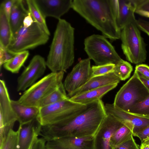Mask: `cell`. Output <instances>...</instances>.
Returning a JSON list of instances; mask_svg holds the SVG:
<instances>
[{"label":"cell","mask_w":149,"mask_h":149,"mask_svg":"<svg viewBox=\"0 0 149 149\" xmlns=\"http://www.w3.org/2000/svg\"><path fill=\"white\" fill-rule=\"evenodd\" d=\"M64 73L51 72L46 75L25 91L18 102L25 106L38 107L41 100L63 83Z\"/></svg>","instance_id":"ba28073f"},{"label":"cell","mask_w":149,"mask_h":149,"mask_svg":"<svg viewBox=\"0 0 149 149\" xmlns=\"http://www.w3.org/2000/svg\"><path fill=\"white\" fill-rule=\"evenodd\" d=\"M133 136L138 137L141 142L149 137V125L142 130L136 133Z\"/></svg>","instance_id":"74e56055"},{"label":"cell","mask_w":149,"mask_h":149,"mask_svg":"<svg viewBox=\"0 0 149 149\" xmlns=\"http://www.w3.org/2000/svg\"><path fill=\"white\" fill-rule=\"evenodd\" d=\"M15 55L10 52L6 48L0 45V66L1 67L2 65L12 58Z\"/></svg>","instance_id":"836d02e7"},{"label":"cell","mask_w":149,"mask_h":149,"mask_svg":"<svg viewBox=\"0 0 149 149\" xmlns=\"http://www.w3.org/2000/svg\"><path fill=\"white\" fill-rule=\"evenodd\" d=\"M120 80L113 72L107 74L92 77L84 85L74 91L68 94L70 98L74 96L90 90L110 84H118Z\"/></svg>","instance_id":"d6986e66"},{"label":"cell","mask_w":149,"mask_h":149,"mask_svg":"<svg viewBox=\"0 0 149 149\" xmlns=\"http://www.w3.org/2000/svg\"><path fill=\"white\" fill-rule=\"evenodd\" d=\"M72 8L107 38H120L112 0H73Z\"/></svg>","instance_id":"7a4b0ae2"},{"label":"cell","mask_w":149,"mask_h":149,"mask_svg":"<svg viewBox=\"0 0 149 149\" xmlns=\"http://www.w3.org/2000/svg\"><path fill=\"white\" fill-rule=\"evenodd\" d=\"M23 0H14L11 9L9 22L14 35L23 25V20L29 13L25 8Z\"/></svg>","instance_id":"44dd1931"},{"label":"cell","mask_w":149,"mask_h":149,"mask_svg":"<svg viewBox=\"0 0 149 149\" xmlns=\"http://www.w3.org/2000/svg\"><path fill=\"white\" fill-rule=\"evenodd\" d=\"M133 70L130 63L123 59L115 65L113 72L120 80L124 81L130 77Z\"/></svg>","instance_id":"83f0119b"},{"label":"cell","mask_w":149,"mask_h":149,"mask_svg":"<svg viewBox=\"0 0 149 149\" xmlns=\"http://www.w3.org/2000/svg\"><path fill=\"white\" fill-rule=\"evenodd\" d=\"M105 107L107 113L113 116L123 124L133 128V134L149 125V118L140 116L115 107L113 104H106Z\"/></svg>","instance_id":"9a60e30c"},{"label":"cell","mask_w":149,"mask_h":149,"mask_svg":"<svg viewBox=\"0 0 149 149\" xmlns=\"http://www.w3.org/2000/svg\"><path fill=\"white\" fill-rule=\"evenodd\" d=\"M13 36L9 21L2 5L0 6V45L7 48Z\"/></svg>","instance_id":"603a6c76"},{"label":"cell","mask_w":149,"mask_h":149,"mask_svg":"<svg viewBox=\"0 0 149 149\" xmlns=\"http://www.w3.org/2000/svg\"><path fill=\"white\" fill-rule=\"evenodd\" d=\"M58 20L46 61L52 72H66L74 59V29L65 19Z\"/></svg>","instance_id":"3957f363"},{"label":"cell","mask_w":149,"mask_h":149,"mask_svg":"<svg viewBox=\"0 0 149 149\" xmlns=\"http://www.w3.org/2000/svg\"><path fill=\"white\" fill-rule=\"evenodd\" d=\"M19 130H11L4 141L0 145V149H17Z\"/></svg>","instance_id":"f546056e"},{"label":"cell","mask_w":149,"mask_h":149,"mask_svg":"<svg viewBox=\"0 0 149 149\" xmlns=\"http://www.w3.org/2000/svg\"><path fill=\"white\" fill-rule=\"evenodd\" d=\"M92 77L90 59L80 60L68 74L63 83L68 94L84 85Z\"/></svg>","instance_id":"7c38bea8"},{"label":"cell","mask_w":149,"mask_h":149,"mask_svg":"<svg viewBox=\"0 0 149 149\" xmlns=\"http://www.w3.org/2000/svg\"><path fill=\"white\" fill-rule=\"evenodd\" d=\"M135 13L149 18V0H136Z\"/></svg>","instance_id":"1f68e13d"},{"label":"cell","mask_w":149,"mask_h":149,"mask_svg":"<svg viewBox=\"0 0 149 149\" xmlns=\"http://www.w3.org/2000/svg\"><path fill=\"white\" fill-rule=\"evenodd\" d=\"M107 115L101 100L88 104L83 112L70 120L41 126L39 135L46 141L65 136H94Z\"/></svg>","instance_id":"6da1fadb"},{"label":"cell","mask_w":149,"mask_h":149,"mask_svg":"<svg viewBox=\"0 0 149 149\" xmlns=\"http://www.w3.org/2000/svg\"><path fill=\"white\" fill-rule=\"evenodd\" d=\"M124 124L107 113L94 136V149H113L110 146L111 138Z\"/></svg>","instance_id":"4fadbf2b"},{"label":"cell","mask_w":149,"mask_h":149,"mask_svg":"<svg viewBox=\"0 0 149 149\" xmlns=\"http://www.w3.org/2000/svg\"><path fill=\"white\" fill-rule=\"evenodd\" d=\"M13 110L19 125L29 122L37 118L39 112V108L22 105L18 100H11Z\"/></svg>","instance_id":"7402d4cb"},{"label":"cell","mask_w":149,"mask_h":149,"mask_svg":"<svg viewBox=\"0 0 149 149\" xmlns=\"http://www.w3.org/2000/svg\"><path fill=\"white\" fill-rule=\"evenodd\" d=\"M133 129L130 126L124 124L112 136L110 146L113 149L122 144L133 136Z\"/></svg>","instance_id":"cb8c5ba5"},{"label":"cell","mask_w":149,"mask_h":149,"mask_svg":"<svg viewBox=\"0 0 149 149\" xmlns=\"http://www.w3.org/2000/svg\"><path fill=\"white\" fill-rule=\"evenodd\" d=\"M45 18L54 17L58 20L72 6V0H35Z\"/></svg>","instance_id":"e0dca14e"},{"label":"cell","mask_w":149,"mask_h":149,"mask_svg":"<svg viewBox=\"0 0 149 149\" xmlns=\"http://www.w3.org/2000/svg\"><path fill=\"white\" fill-rule=\"evenodd\" d=\"M45 149H94V136H65L47 141Z\"/></svg>","instance_id":"5bb4252c"},{"label":"cell","mask_w":149,"mask_h":149,"mask_svg":"<svg viewBox=\"0 0 149 149\" xmlns=\"http://www.w3.org/2000/svg\"><path fill=\"white\" fill-rule=\"evenodd\" d=\"M46 67V61L43 57L34 56L18 78L17 91H25L35 83L43 75Z\"/></svg>","instance_id":"8fae6325"},{"label":"cell","mask_w":149,"mask_h":149,"mask_svg":"<svg viewBox=\"0 0 149 149\" xmlns=\"http://www.w3.org/2000/svg\"><path fill=\"white\" fill-rule=\"evenodd\" d=\"M113 149H140L136 143L133 136Z\"/></svg>","instance_id":"d6a6232c"},{"label":"cell","mask_w":149,"mask_h":149,"mask_svg":"<svg viewBox=\"0 0 149 149\" xmlns=\"http://www.w3.org/2000/svg\"><path fill=\"white\" fill-rule=\"evenodd\" d=\"M140 149H149V137L141 142Z\"/></svg>","instance_id":"60d3db41"},{"label":"cell","mask_w":149,"mask_h":149,"mask_svg":"<svg viewBox=\"0 0 149 149\" xmlns=\"http://www.w3.org/2000/svg\"><path fill=\"white\" fill-rule=\"evenodd\" d=\"M34 22V21L29 12L23 20V26L24 28H27L31 26Z\"/></svg>","instance_id":"f35d334b"},{"label":"cell","mask_w":149,"mask_h":149,"mask_svg":"<svg viewBox=\"0 0 149 149\" xmlns=\"http://www.w3.org/2000/svg\"><path fill=\"white\" fill-rule=\"evenodd\" d=\"M41 127L37 118L19 125L17 149H29L33 141L39 135Z\"/></svg>","instance_id":"ac0fdd59"},{"label":"cell","mask_w":149,"mask_h":149,"mask_svg":"<svg viewBox=\"0 0 149 149\" xmlns=\"http://www.w3.org/2000/svg\"><path fill=\"white\" fill-rule=\"evenodd\" d=\"M5 81L0 80V145L2 144L17 121Z\"/></svg>","instance_id":"30bf717a"},{"label":"cell","mask_w":149,"mask_h":149,"mask_svg":"<svg viewBox=\"0 0 149 149\" xmlns=\"http://www.w3.org/2000/svg\"><path fill=\"white\" fill-rule=\"evenodd\" d=\"M118 84H111L91 89L69 98L72 101L77 103L88 105L101 100L105 95L116 88Z\"/></svg>","instance_id":"ffe728a7"},{"label":"cell","mask_w":149,"mask_h":149,"mask_svg":"<svg viewBox=\"0 0 149 149\" xmlns=\"http://www.w3.org/2000/svg\"><path fill=\"white\" fill-rule=\"evenodd\" d=\"M136 20L129 23L121 30L120 38L121 48L126 59L138 65L145 62L147 52Z\"/></svg>","instance_id":"277c9868"},{"label":"cell","mask_w":149,"mask_h":149,"mask_svg":"<svg viewBox=\"0 0 149 149\" xmlns=\"http://www.w3.org/2000/svg\"><path fill=\"white\" fill-rule=\"evenodd\" d=\"M116 21L121 31L130 22L136 21V0H112Z\"/></svg>","instance_id":"2e32d148"},{"label":"cell","mask_w":149,"mask_h":149,"mask_svg":"<svg viewBox=\"0 0 149 149\" xmlns=\"http://www.w3.org/2000/svg\"><path fill=\"white\" fill-rule=\"evenodd\" d=\"M135 70L136 72L139 79L149 91V78L145 77L139 72Z\"/></svg>","instance_id":"ab89813d"},{"label":"cell","mask_w":149,"mask_h":149,"mask_svg":"<svg viewBox=\"0 0 149 149\" xmlns=\"http://www.w3.org/2000/svg\"><path fill=\"white\" fill-rule=\"evenodd\" d=\"M29 55L28 50L18 53L3 65L4 68L13 73H18Z\"/></svg>","instance_id":"d4e9b609"},{"label":"cell","mask_w":149,"mask_h":149,"mask_svg":"<svg viewBox=\"0 0 149 149\" xmlns=\"http://www.w3.org/2000/svg\"><path fill=\"white\" fill-rule=\"evenodd\" d=\"M128 112L149 118V95L145 100L132 107Z\"/></svg>","instance_id":"f1b7e54d"},{"label":"cell","mask_w":149,"mask_h":149,"mask_svg":"<svg viewBox=\"0 0 149 149\" xmlns=\"http://www.w3.org/2000/svg\"><path fill=\"white\" fill-rule=\"evenodd\" d=\"M135 70L149 78V66L148 65L144 64L137 65L135 68Z\"/></svg>","instance_id":"8d00e7d4"},{"label":"cell","mask_w":149,"mask_h":149,"mask_svg":"<svg viewBox=\"0 0 149 149\" xmlns=\"http://www.w3.org/2000/svg\"><path fill=\"white\" fill-rule=\"evenodd\" d=\"M115 65L109 63L91 67L92 77L104 75L113 72Z\"/></svg>","instance_id":"4dcf8cb0"},{"label":"cell","mask_w":149,"mask_h":149,"mask_svg":"<svg viewBox=\"0 0 149 149\" xmlns=\"http://www.w3.org/2000/svg\"><path fill=\"white\" fill-rule=\"evenodd\" d=\"M49 39V35L34 22L27 28L22 25L13 35L11 41L6 49L9 52L15 55L44 45Z\"/></svg>","instance_id":"8992f818"},{"label":"cell","mask_w":149,"mask_h":149,"mask_svg":"<svg viewBox=\"0 0 149 149\" xmlns=\"http://www.w3.org/2000/svg\"><path fill=\"white\" fill-rule=\"evenodd\" d=\"M84 50L88 58L96 65L112 63L115 65L122 59L114 47L104 36L94 34L84 40Z\"/></svg>","instance_id":"52a82bcc"},{"label":"cell","mask_w":149,"mask_h":149,"mask_svg":"<svg viewBox=\"0 0 149 149\" xmlns=\"http://www.w3.org/2000/svg\"><path fill=\"white\" fill-rule=\"evenodd\" d=\"M88 106L74 102L68 97L39 108L37 118L41 126L51 125L74 118L84 111Z\"/></svg>","instance_id":"5b68a950"},{"label":"cell","mask_w":149,"mask_h":149,"mask_svg":"<svg viewBox=\"0 0 149 149\" xmlns=\"http://www.w3.org/2000/svg\"><path fill=\"white\" fill-rule=\"evenodd\" d=\"M14 1V0H5L1 3L9 21L11 9Z\"/></svg>","instance_id":"e575fe53"},{"label":"cell","mask_w":149,"mask_h":149,"mask_svg":"<svg viewBox=\"0 0 149 149\" xmlns=\"http://www.w3.org/2000/svg\"><path fill=\"white\" fill-rule=\"evenodd\" d=\"M149 95V91L134 70L133 75L117 93L113 103L120 110L128 112L130 109Z\"/></svg>","instance_id":"9c48e42d"},{"label":"cell","mask_w":149,"mask_h":149,"mask_svg":"<svg viewBox=\"0 0 149 149\" xmlns=\"http://www.w3.org/2000/svg\"><path fill=\"white\" fill-rule=\"evenodd\" d=\"M64 88L62 84L49 94L41 100L38 102V107H42L68 98Z\"/></svg>","instance_id":"484cf974"},{"label":"cell","mask_w":149,"mask_h":149,"mask_svg":"<svg viewBox=\"0 0 149 149\" xmlns=\"http://www.w3.org/2000/svg\"><path fill=\"white\" fill-rule=\"evenodd\" d=\"M136 24L140 29L149 36V22L139 19L136 20Z\"/></svg>","instance_id":"d590c367"},{"label":"cell","mask_w":149,"mask_h":149,"mask_svg":"<svg viewBox=\"0 0 149 149\" xmlns=\"http://www.w3.org/2000/svg\"><path fill=\"white\" fill-rule=\"evenodd\" d=\"M25 2L28 10L31 13L34 22L38 23L49 35L50 32L47 26L45 18L38 8L35 0H26Z\"/></svg>","instance_id":"4316f807"}]
</instances>
